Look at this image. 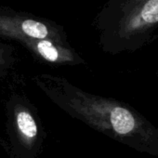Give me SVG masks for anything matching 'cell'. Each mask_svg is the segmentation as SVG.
<instances>
[{
  "mask_svg": "<svg viewBox=\"0 0 158 158\" xmlns=\"http://www.w3.org/2000/svg\"><path fill=\"white\" fill-rule=\"evenodd\" d=\"M0 36L14 39H50L69 45L62 26L31 13L0 7Z\"/></svg>",
  "mask_w": 158,
  "mask_h": 158,
  "instance_id": "obj_1",
  "label": "cell"
},
{
  "mask_svg": "<svg viewBox=\"0 0 158 158\" xmlns=\"http://www.w3.org/2000/svg\"><path fill=\"white\" fill-rule=\"evenodd\" d=\"M38 59L53 64H79L84 60L69 45L50 39H23L19 41Z\"/></svg>",
  "mask_w": 158,
  "mask_h": 158,
  "instance_id": "obj_2",
  "label": "cell"
},
{
  "mask_svg": "<svg viewBox=\"0 0 158 158\" xmlns=\"http://www.w3.org/2000/svg\"><path fill=\"white\" fill-rule=\"evenodd\" d=\"M16 131L22 142L31 145L37 137V126L33 115L24 108L19 109L15 113Z\"/></svg>",
  "mask_w": 158,
  "mask_h": 158,
  "instance_id": "obj_3",
  "label": "cell"
},
{
  "mask_svg": "<svg viewBox=\"0 0 158 158\" xmlns=\"http://www.w3.org/2000/svg\"><path fill=\"white\" fill-rule=\"evenodd\" d=\"M135 127V120L131 113L120 106H115L112 120L113 130L119 135L130 133Z\"/></svg>",
  "mask_w": 158,
  "mask_h": 158,
  "instance_id": "obj_4",
  "label": "cell"
},
{
  "mask_svg": "<svg viewBox=\"0 0 158 158\" xmlns=\"http://www.w3.org/2000/svg\"><path fill=\"white\" fill-rule=\"evenodd\" d=\"M141 17L146 23L158 22V0H150L141 10Z\"/></svg>",
  "mask_w": 158,
  "mask_h": 158,
  "instance_id": "obj_5",
  "label": "cell"
},
{
  "mask_svg": "<svg viewBox=\"0 0 158 158\" xmlns=\"http://www.w3.org/2000/svg\"><path fill=\"white\" fill-rule=\"evenodd\" d=\"M11 59V48L0 43V71L9 66Z\"/></svg>",
  "mask_w": 158,
  "mask_h": 158,
  "instance_id": "obj_6",
  "label": "cell"
}]
</instances>
